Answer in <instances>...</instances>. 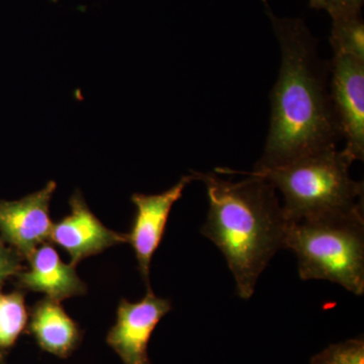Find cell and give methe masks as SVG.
Wrapping results in <instances>:
<instances>
[{
    "label": "cell",
    "mask_w": 364,
    "mask_h": 364,
    "mask_svg": "<svg viewBox=\"0 0 364 364\" xmlns=\"http://www.w3.org/2000/svg\"><path fill=\"white\" fill-rule=\"evenodd\" d=\"M279 42V77L270 92L269 131L255 169L282 166L337 148L341 133L330 97V62L301 18H279L262 0Z\"/></svg>",
    "instance_id": "cell-1"
},
{
    "label": "cell",
    "mask_w": 364,
    "mask_h": 364,
    "mask_svg": "<svg viewBox=\"0 0 364 364\" xmlns=\"http://www.w3.org/2000/svg\"><path fill=\"white\" fill-rule=\"evenodd\" d=\"M191 172L207 189L208 212L202 234L226 258L238 296L249 299L274 254L284 249L287 221L277 189L248 172Z\"/></svg>",
    "instance_id": "cell-2"
},
{
    "label": "cell",
    "mask_w": 364,
    "mask_h": 364,
    "mask_svg": "<svg viewBox=\"0 0 364 364\" xmlns=\"http://www.w3.org/2000/svg\"><path fill=\"white\" fill-rule=\"evenodd\" d=\"M284 249L296 254L301 279L329 280L363 296V205L287 222Z\"/></svg>",
    "instance_id": "cell-3"
},
{
    "label": "cell",
    "mask_w": 364,
    "mask_h": 364,
    "mask_svg": "<svg viewBox=\"0 0 364 364\" xmlns=\"http://www.w3.org/2000/svg\"><path fill=\"white\" fill-rule=\"evenodd\" d=\"M352 163L343 150L333 148L248 173L267 179L279 189L287 221L296 222L363 205V182L352 178Z\"/></svg>",
    "instance_id": "cell-4"
},
{
    "label": "cell",
    "mask_w": 364,
    "mask_h": 364,
    "mask_svg": "<svg viewBox=\"0 0 364 364\" xmlns=\"http://www.w3.org/2000/svg\"><path fill=\"white\" fill-rule=\"evenodd\" d=\"M330 97L345 140L342 149L352 161L364 159V62L333 55Z\"/></svg>",
    "instance_id": "cell-5"
},
{
    "label": "cell",
    "mask_w": 364,
    "mask_h": 364,
    "mask_svg": "<svg viewBox=\"0 0 364 364\" xmlns=\"http://www.w3.org/2000/svg\"><path fill=\"white\" fill-rule=\"evenodd\" d=\"M56 188V182L51 181L21 200L0 198V237L23 259L51 238L50 203Z\"/></svg>",
    "instance_id": "cell-6"
},
{
    "label": "cell",
    "mask_w": 364,
    "mask_h": 364,
    "mask_svg": "<svg viewBox=\"0 0 364 364\" xmlns=\"http://www.w3.org/2000/svg\"><path fill=\"white\" fill-rule=\"evenodd\" d=\"M172 310L168 299L155 296L151 287L141 301L122 299L117 322L107 334V342L124 364H151L148 345L161 318Z\"/></svg>",
    "instance_id": "cell-7"
},
{
    "label": "cell",
    "mask_w": 364,
    "mask_h": 364,
    "mask_svg": "<svg viewBox=\"0 0 364 364\" xmlns=\"http://www.w3.org/2000/svg\"><path fill=\"white\" fill-rule=\"evenodd\" d=\"M196 181L193 172L182 176L172 188L157 195L134 193L131 200L136 207L135 219L131 232L127 234L128 243L135 251L141 277L150 287V267L166 229L172 207L181 200L182 193L191 181Z\"/></svg>",
    "instance_id": "cell-8"
},
{
    "label": "cell",
    "mask_w": 364,
    "mask_h": 364,
    "mask_svg": "<svg viewBox=\"0 0 364 364\" xmlns=\"http://www.w3.org/2000/svg\"><path fill=\"white\" fill-rule=\"evenodd\" d=\"M69 203L70 214L53 224L50 240L68 252L72 265L76 267L81 260L112 246L128 243L127 234L112 231L98 220L79 191L71 196Z\"/></svg>",
    "instance_id": "cell-9"
},
{
    "label": "cell",
    "mask_w": 364,
    "mask_h": 364,
    "mask_svg": "<svg viewBox=\"0 0 364 364\" xmlns=\"http://www.w3.org/2000/svg\"><path fill=\"white\" fill-rule=\"evenodd\" d=\"M28 269L18 273V286L28 291L44 293L54 301H61L87 291L85 282L78 277L74 265L60 258L56 249L44 243L33 251Z\"/></svg>",
    "instance_id": "cell-10"
},
{
    "label": "cell",
    "mask_w": 364,
    "mask_h": 364,
    "mask_svg": "<svg viewBox=\"0 0 364 364\" xmlns=\"http://www.w3.org/2000/svg\"><path fill=\"white\" fill-rule=\"evenodd\" d=\"M28 329L43 350L66 358L80 343L77 323L64 311L60 301L46 298L31 311Z\"/></svg>",
    "instance_id": "cell-11"
},
{
    "label": "cell",
    "mask_w": 364,
    "mask_h": 364,
    "mask_svg": "<svg viewBox=\"0 0 364 364\" xmlns=\"http://www.w3.org/2000/svg\"><path fill=\"white\" fill-rule=\"evenodd\" d=\"M333 55L364 62V23L361 14L332 20Z\"/></svg>",
    "instance_id": "cell-12"
},
{
    "label": "cell",
    "mask_w": 364,
    "mask_h": 364,
    "mask_svg": "<svg viewBox=\"0 0 364 364\" xmlns=\"http://www.w3.org/2000/svg\"><path fill=\"white\" fill-rule=\"evenodd\" d=\"M28 324L25 296L21 291L0 294V347L14 344Z\"/></svg>",
    "instance_id": "cell-13"
},
{
    "label": "cell",
    "mask_w": 364,
    "mask_h": 364,
    "mask_svg": "<svg viewBox=\"0 0 364 364\" xmlns=\"http://www.w3.org/2000/svg\"><path fill=\"white\" fill-rule=\"evenodd\" d=\"M320 354L327 364H364V340L359 337L330 345Z\"/></svg>",
    "instance_id": "cell-14"
},
{
    "label": "cell",
    "mask_w": 364,
    "mask_h": 364,
    "mask_svg": "<svg viewBox=\"0 0 364 364\" xmlns=\"http://www.w3.org/2000/svg\"><path fill=\"white\" fill-rule=\"evenodd\" d=\"M364 0H309L312 9L327 11L332 20L361 14Z\"/></svg>",
    "instance_id": "cell-15"
},
{
    "label": "cell",
    "mask_w": 364,
    "mask_h": 364,
    "mask_svg": "<svg viewBox=\"0 0 364 364\" xmlns=\"http://www.w3.org/2000/svg\"><path fill=\"white\" fill-rule=\"evenodd\" d=\"M23 259L14 249L9 247L4 241L0 240V291L9 277L18 275L23 270Z\"/></svg>",
    "instance_id": "cell-16"
},
{
    "label": "cell",
    "mask_w": 364,
    "mask_h": 364,
    "mask_svg": "<svg viewBox=\"0 0 364 364\" xmlns=\"http://www.w3.org/2000/svg\"><path fill=\"white\" fill-rule=\"evenodd\" d=\"M311 364H327L324 359H323L322 356H321V354L318 353L317 355L314 356L312 358V360H311Z\"/></svg>",
    "instance_id": "cell-17"
},
{
    "label": "cell",
    "mask_w": 364,
    "mask_h": 364,
    "mask_svg": "<svg viewBox=\"0 0 364 364\" xmlns=\"http://www.w3.org/2000/svg\"><path fill=\"white\" fill-rule=\"evenodd\" d=\"M0 364H4V358H2L1 353H0Z\"/></svg>",
    "instance_id": "cell-18"
}]
</instances>
